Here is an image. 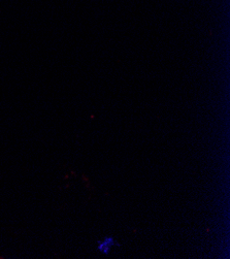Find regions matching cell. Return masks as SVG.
Returning <instances> with one entry per match:
<instances>
[{
  "label": "cell",
  "instance_id": "6da1fadb",
  "mask_svg": "<svg viewBox=\"0 0 230 259\" xmlns=\"http://www.w3.org/2000/svg\"><path fill=\"white\" fill-rule=\"evenodd\" d=\"M117 243L114 238L112 237H106L105 239H102L101 241H98L97 243V251L100 252L104 255H109L112 251V248L116 246Z\"/></svg>",
  "mask_w": 230,
  "mask_h": 259
}]
</instances>
